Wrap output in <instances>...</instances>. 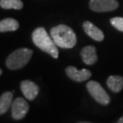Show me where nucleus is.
I'll return each mask as SVG.
<instances>
[{
	"label": "nucleus",
	"mask_w": 123,
	"mask_h": 123,
	"mask_svg": "<svg viewBox=\"0 0 123 123\" xmlns=\"http://www.w3.org/2000/svg\"><path fill=\"white\" fill-rule=\"evenodd\" d=\"M50 35L55 44L62 49H72L77 42L74 31L66 25H59L52 28Z\"/></svg>",
	"instance_id": "f257e3e1"
},
{
	"label": "nucleus",
	"mask_w": 123,
	"mask_h": 123,
	"mask_svg": "<svg viewBox=\"0 0 123 123\" xmlns=\"http://www.w3.org/2000/svg\"><path fill=\"white\" fill-rule=\"evenodd\" d=\"M32 39L34 44L38 47L41 50L49 53L53 58H58V49L57 45L53 41L52 37H50L45 29L43 27H39L33 32Z\"/></svg>",
	"instance_id": "f03ea898"
},
{
	"label": "nucleus",
	"mask_w": 123,
	"mask_h": 123,
	"mask_svg": "<svg viewBox=\"0 0 123 123\" xmlns=\"http://www.w3.org/2000/svg\"><path fill=\"white\" fill-rule=\"evenodd\" d=\"M33 55V51L31 49L22 48L10 55L6 59V67L10 70H18L25 66L30 61Z\"/></svg>",
	"instance_id": "7ed1b4c3"
},
{
	"label": "nucleus",
	"mask_w": 123,
	"mask_h": 123,
	"mask_svg": "<svg viewBox=\"0 0 123 123\" xmlns=\"http://www.w3.org/2000/svg\"><path fill=\"white\" fill-rule=\"evenodd\" d=\"M87 88L90 95L96 102L102 105L106 106L111 102V98L103 87L96 81L91 80L87 83Z\"/></svg>",
	"instance_id": "20e7f679"
},
{
	"label": "nucleus",
	"mask_w": 123,
	"mask_h": 123,
	"mask_svg": "<svg viewBox=\"0 0 123 123\" xmlns=\"http://www.w3.org/2000/svg\"><path fill=\"white\" fill-rule=\"evenodd\" d=\"M30 106L26 101L22 98H17L13 101L11 106V114L14 120H21L24 118L27 114Z\"/></svg>",
	"instance_id": "39448f33"
},
{
	"label": "nucleus",
	"mask_w": 123,
	"mask_h": 123,
	"mask_svg": "<svg viewBox=\"0 0 123 123\" xmlns=\"http://www.w3.org/2000/svg\"><path fill=\"white\" fill-rule=\"evenodd\" d=\"M89 6L95 12H108L116 10L118 2L117 0H91Z\"/></svg>",
	"instance_id": "423d86ee"
},
{
	"label": "nucleus",
	"mask_w": 123,
	"mask_h": 123,
	"mask_svg": "<svg viewBox=\"0 0 123 123\" xmlns=\"http://www.w3.org/2000/svg\"><path fill=\"white\" fill-rule=\"evenodd\" d=\"M67 75L71 80L75 82H83L89 80L91 76V72L87 69L78 70L76 68L69 66L65 69Z\"/></svg>",
	"instance_id": "0eeeda50"
},
{
	"label": "nucleus",
	"mask_w": 123,
	"mask_h": 123,
	"mask_svg": "<svg viewBox=\"0 0 123 123\" xmlns=\"http://www.w3.org/2000/svg\"><path fill=\"white\" fill-rule=\"evenodd\" d=\"M21 90L28 100H33L39 93V87L30 80H24L21 83Z\"/></svg>",
	"instance_id": "6e6552de"
},
{
	"label": "nucleus",
	"mask_w": 123,
	"mask_h": 123,
	"mask_svg": "<svg viewBox=\"0 0 123 123\" xmlns=\"http://www.w3.org/2000/svg\"><path fill=\"white\" fill-rule=\"evenodd\" d=\"M83 27L85 33L93 40L97 41H102L104 39V34L103 31H101V30H99L98 27H96L91 22H88V21L84 22L83 24Z\"/></svg>",
	"instance_id": "1a4fd4ad"
},
{
	"label": "nucleus",
	"mask_w": 123,
	"mask_h": 123,
	"mask_svg": "<svg viewBox=\"0 0 123 123\" xmlns=\"http://www.w3.org/2000/svg\"><path fill=\"white\" fill-rule=\"evenodd\" d=\"M81 56L83 61L87 65H93L98 61L95 47L92 45L86 46L81 50Z\"/></svg>",
	"instance_id": "9d476101"
},
{
	"label": "nucleus",
	"mask_w": 123,
	"mask_h": 123,
	"mask_svg": "<svg viewBox=\"0 0 123 123\" xmlns=\"http://www.w3.org/2000/svg\"><path fill=\"white\" fill-rule=\"evenodd\" d=\"M106 84L113 92H119L123 88V77L120 75H111L107 79Z\"/></svg>",
	"instance_id": "9b49d317"
},
{
	"label": "nucleus",
	"mask_w": 123,
	"mask_h": 123,
	"mask_svg": "<svg viewBox=\"0 0 123 123\" xmlns=\"http://www.w3.org/2000/svg\"><path fill=\"white\" fill-rule=\"evenodd\" d=\"M13 103V93L10 91L3 93L0 97V115L5 114L11 107Z\"/></svg>",
	"instance_id": "f8f14e48"
},
{
	"label": "nucleus",
	"mask_w": 123,
	"mask_h": 123,
	"mask_svg": "<svg viewBox=\"0 0 123 123\" xmlns=\"http://www.w3.org/2000/svg\"><path fill=\"white\" fill-rule=\"evenodd\" d=\"M19 28V23L14 18H5L0 22V32L15 31Z\"/></svg>",
	"instance_id": "ddd939ff"
},
{
	"label": "nucleus",
	"mask_w": 123,
	"mask_h": 123,
	"mask_svg": "<svg viewBox=\"0 0 123 123\" xmlns=\"http://www.w3.org/2000/svg\"><path fill=\"white\" fill-rule=\"evenodd\" d=\"M0 6L7 10H21L23 7V2L21 0H0Z\"/></svg>",
	"instance_id": "4468645a"
},
{
	"label": "nucleus",
	"mask_w": 123,
	"mask_h": 123,
	"mask_svg": "<svg viewBox=\"0 0 123 123\" xmlns=\"http://www.w3.org/2000/svg\"><path fill=\"white\" fill-rule=\"evenodd\" d=\"M111 23L117 30L123 32V18L115 17L111 19Z\"/></svg>",
	"instance_id": "2eb2a0df"
},
{
	"label": "nucleus",
	"mask_w": 123,
	"mask_h": 123,
	"mask_svg": "<svg viewBox=\"0 0 123 123\" xmlns=\"http://www.w3.org/2000/svg\"><path fill=\"white\" fill-rule=\"evenodd\" d=\"M117 123H123V116L122 117H120L118 121L117 122Z\"/></svg>",
	"instance_id": "dca6fc26"
},
{
	"label": "nucleus",
	"mask_w": 123,
	"mask_h": 123,
	"mask_svg": "<svg viewBox=\"0 0 123 123\" xmlns=\"http://www.w3.org/2000/svg\"><path fill=\"white\" fill-rule=\"evenodd\" d=\"M78 123H91V122H78Z\"/></svg>",
	"instance_id": "f3484780"
},
{
	"label": "nucleus",
	"mask_w": 123,
	"mask_h": 123,
	"mask_svg": "<svg viewBox=\"0 0 123 123\" xmlns=\"http://www.w3.org/2000/svg\"><path fill=\"white\" fill-rule=\"evenodd\" d=\"M2 69H1V68H0V75H2Z\"/></svg>",
	"instance_id": "a211bd4d"
}]
</instances>
